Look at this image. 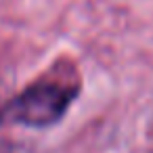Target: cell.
<instances>
[{
    "instance_id": "2",
    "label": "cell",
    "mask_w": 153,
    "mask_h": 153,
    "mask_svg": "<svg viewBox=\"0 0 153 153\" xmlns=\"http://www.w3.org/2000/svg\"><path fill=\"white\" fill-rule=\"evenodd\" d=\"M0 153H13V147L9 143H0Z\"/></svg>"
},
{
    "instance_id": "3",
    "label": "cell",
    "mask_w": 153,
    "mask_h": 153,
    "mask_svg": "<svg viewBox=\"0 0 153 153\" xmlns=\"http://www.w3.org/2000/svg\"><path fill=\"white\" fill-rule=\"evenodd\" d=\"M0 124H2V122H0Z\"/></svg>"
},
{
    "instance_id": "1",
    "label": "cell",
    "mask_w": 153,
    "mask_h": 153,
    "mask_svg": "<svg viewBox=\"0 0 153 153\" xmlns=\"http://www.w3.org/2000/svg\"><path fill=\"white\" fill-rule=\"evenodd\" d=\"M80 94L76 80L42 78L27 84L9 103L0 107V122L25 128H51L63 120Z\"/></svg>"
}]
</instances>
